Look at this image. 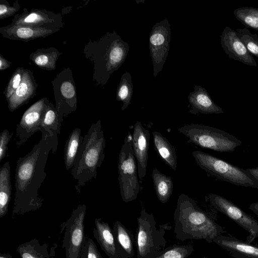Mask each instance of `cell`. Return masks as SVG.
Listing matches in <instances>:
<instances>
[{"mask_svg":"<svg viewBox=\"0 0 258 258\" xmlns=\"http://www.w3.org/2000/svg\"><path fill=\"white\" fill-rule=\"evenodd\" d=\"M174 219L175 237L181 241L196 239L211 243L215 238L226 232L185 194L178 197Z\"/></svg>","mask_w":258,"mask_h":258,"instance_id":"2","label":"cell"},{"mask_svg":"<svg viewBox=\"0 0 258 258\" xmlns=\"http://www.w3.org/2000/svg\"><path fill=\"white\" fill-rule=\"evenodd\" d=\"M86 206L79 205L68 220L64 244L67 258H79L84 238Z\"/></svg>","mask_w":258,"mask_h":258,"instance_id":"10","label":"cell"},{"mask_svg":"<svg viewBox=\"0 0 258 258\" xmlns=\"http://www.w3.org/2000/svg\"><path fill=\"white\" fill-rule=\"evenodd\" d=\"M150 137L148 130L140 121H137L132 135V144L140 179L144 177L147 172Z\"/></svg>","mask_w":258,"mask_h":258,"instance_id":"13","label":"cell"},{"mask_svg":"<svg viewBox=\"0 0 258 258\" xmlns=\"http://www.w3.org/2000/svg\"><path fill=\"white\" fill-rule=\"evenodd\" d=\"M194 250V247L191 244H174L148 258H187Z\"/></svg>","mask_w":258,"mask_h":258,"instance_id":"25","label":"cell"},{"mask_svg":"<svg viewBox=\"0 0 258 258\" xmlns=\"http://www.w3.org/2000/svg\"><path fill=\"white\" fill-rule=\"evenodd\" d=\"M18 250L22 258H43L41 254L30 245H21Z\"/></svg>","mask_w":258,"mask_h":258,"instance_id":"31","label":"cell"},{"mask_svg":"<svg viewBox=\"0 0 258 258\" xmlns=\"http://www.w3.org/2000/svg\"><path fill=\"white\" fill-rule=\"evenodd\" d=\"M238 36L251 54L258 57V36L252 34L248 29H237L235 31Z\"/></svg>","mask_w":258,"mask_h":258,"instance_id":"27","label":"cell"},{"mask_svg":"<svg viewBox=\"0 0 258 258\" xmlns=\"http://www.w3.org/2000/svg\"><path fill=\"white\" fill-rule=\"evenodd\" d=\"M96 236L102 248L109 258H121L120 248L113 230L107 223L95 219Z\"/></svg>","mask_w":258,"mask_h":258,"instance_id":"16","label":"cell"},{"mask_svg":"<svg viewBox=\"0 0 258 258\" xmlns=\"http://www.w3.org/2000/svg\"><path fill=\"white\" fill-rule=\"evenodd\" d=\"M213 242L227 251L232 258H258V246L236 237L221 235Z\"/></svg>","mask_w":258,"mask_h":258,"instance_id":"14","label":"cell"},{"mask_svg":"<svg viewBox=\"0 0 258 258\" xmlns=\"http://www.w3.org/2000/svg\"><path fill=\"white\" fill-rule=\"evenodd\" d=\"M49 58L46 55L41 54L37 56L35 58V63L39 66H44L47 64L49 61Z\"/></svg>","mask_w":258,"mask_h":258,"instance_id":"35","label":"cell"},{"mask_svg":"<svg viewBox=\"0 0 258 258\" xmlns=\"http://www.w3.org/2000/svg\"><path fill=\"white\" fill-rule=\"evenodd\" d=\"M105 140L100 120L92 124L80 146L71 174L77 181V187L84 186L96 179L97 169L104 160Z\"/></svg>","mask_w":258,"mask_h":258,"instance_id":"3","label":"cell"},{"mask_svg":"<svg viewBox=\"0 0 258 258\" xmlns=\"http://www.w3.org/2000/svg\"><path fill=\"white\" fill-rule=\"evenodd\" d=\"M245 170L252 177L258 181V167L252 168H247Z\"/></svg>","mask_w":258,"mask_h":258,"instance_id":"36","label":"cell"},{"mask_svg":"<svg viewBox=\"0 0 258 258\" xmlns=\"http://www.w3.org/2000/svg\"><path fill=\"white\" fill-rule=\"evenodd\" d=\"M178 130L189 139L187 143L217 152L234 151L242 145V142L234 136L210 126L191 123Z\"/></svg>","mask_w":258,"mask_h":258,"instance_id":"4","label":"cell"},{"mask_svg":"<svg viewBox=\"0 0 258 258\" xmlns=\"http://www.w3.org/2000/svg\"><path fill=\"white\" fill-rule=\"evenodd\" d=\"M60 91L63 96L68 99H72L75 95L74 87L69 82H65L61 85Z\"/></svg>","mask_w":258,"mask_h":258,"instance_id":"33","label":"cell"},{"mask_svg":"<svg viewBox=\"0 0 258 258\" xmlns=\"http://www.w3.org/2000/svg\"><path fill=\"white\" fill-rule=\"evenodd\" d=\"M155 149L162 160L172 169L177 168L175 148L168 140L159 132H153Z\"/></svg>","mask_w":258,"mask_h":258,"instance_id":"19","label":"cell"},{"mask_svg":"<svg viewBox=\"0 0 258 258\" xmlns=\"http://www.w3.org/2000/svg\"><path fill=\"white\" fill-rule=\"evenodd\" d=\"M136 232L137 258H148L165 248V228L161 226L158 229L152 214L142 209L137 219Z\"/></svg>","mask_w":258,"mask_h":258,"instance_id":"6","label":"cell"},{"mask_svg":"<svg viewBox=\"0 0 258 258\" xmlns=\"http://www.w3.org/2000/svg\"><path fill=\"white\" fill-rule=\"evenodd\" d=\"M118 181L123 202L135 200L140 192L138 165L132 144V135L128 132L120 151L118 164Z\"/></svg>","mask_w":258,"mask_h":258,"instance_id":"7","label":"cell"},{"mask_svg":"<svg viewBox=\"0 0 258 258\" xmlns=\"http://www.w3.org/2000/svg\"><path fill=\"white\" fill-rule=\"evenodd\" d=\"M0 258H7V257L1 256L0 257Z\"/></svg>","mask_w":258,"mask_h":258,"instance_id":"39","label":"cell"},{"mask_svg":"<svg viewBox=\"0 0 258 258\" xmlns=\"http://www.w3.org/2000/svg\"><path fill=\"white\" fill-rule=\"evenodd\" d=\"M113 232L120 248L121 258H132L135 254V242L132 232L118 221L115 223Z\"/></svg>","mask_w":258,"mask_h":258,"instance_id":"18","label":"cell"},{"mask_svg":"<svg viewBox=\"0 0 258 258\" xmlns=\"http://www.w3.org/2000/svg\"><path fill=\"white\" fill-rule=\"evenodd\" d=\"M155 192L158 200L163 204L170 199L173 189V182L170 176L154 168L152 173Z\"/></svg>","mask_w":258,"mask_h":258,"instance_id":"22","label":"cell"},{"mask_svg":"<svg viewBox=\"0 0 258 258\" xmlns=\"http://www.w3.org/2000/svg\"><path fill=\"white\" fill-rule=\"evenodd\" d=\"M60 126L56 110L53 105L47 103L43 112L40 125L41 137H51L55 146L57 147V136L60 134Z\"/></svg>","mask_w":258,"mask_h":258,"instance_id":"17","label":"cell"},{"mask_svg":"<svg viewBox=\"0 0 258 258\" xmlns=\"http://www.w3.org/2000/svg\"><path fill=\"white\" fill-rule=\"evenodd\" d=\"M40 30L36 31V29L30 27H19L16 28L14 34L20 39H29L32 38L33 37L39 36L40 33Z\"/></svg>","mask_w":258,"mask_h":258,"instance_id":"29","label":"cell"},{"mask_svg":"<svg viewBox=\"0 0 258 258\" xmlns=\"http://www.w3.org/2000/svg\"><path fill=\"white\" fill-rule=\"evenodd\" d=\"M83 139L81 135V129L76 128L72 131L67 140L64 149L63 159L67 170L73 168Z\"/></svg>","mask_w":258,"mask_h":258,"instance_id":"21","label":"cell"},{"mask_svg":"<svg viewBox=\"0 0 258 258\" xmlns=\"http://www.w3.org/2000/svg\"><path fill=\"white\" fill-rule=\"evenodd\" d=\"M133 91L132 77L128 72H125L121 77L118 85L116 98L118 101H121L123 105L122 110L125 109L131 103Z\"/></svg>","mask_w":258,"mask_h":258,"instance_id":"24","label":"cell"},{"mask_svg":"<svg viewBox=\"0 0 258 258\" xmlns=\"http://www.w3.org/2000/svg\"><path fill=\"white\" fill-rule=\"evenodd\" d=\"M249 209L258 217V203H254L250 205Z\"/></svg>","mask_w":258,"mask_h":258,"instance_id":"38","label":"cell"},{"mask_svg":"<svg viewBox=\"0 0 258 258\" xmlns=\"http://www.w3.org/2000/svg\"><path fill=\"white\" fill-rule=\"evenodd\" d=\"M170 36V25L167 19L153 26L150 35L149 48L155 77L161 71L166 60Z\"/></svg>","mask_w":258,"mask_h":258,"instance_id":"9","label":"cell"},{"mask_svg":"<svg viewBox=\"0 0 258 258\" xmlns=\"http://www.w3.org/2000/svg\"><path fill=\"white\" fill-rule=\"evenodd\" d=\"M57 147L49 136L41 137L32 149L17 161L15 170L14 213H24L39 208L43 199L38 189L46 177L45 171L49 153Z\"/></svg>","mask_w":258,"mask_h":258,"instance_id":"1","label":"cell"},{"mask_svg":"<svg viewBox=\"0 0 258 258\" xmlns=\"http://www.w3.org/2000/svg\"><path fill=\"white\" fill-rule=\"evenodd\" d=\"M10 165L6 162L0 169V217L7 213L11 199L12 187L11 183Z\"/></svg>","mask_w":258,"mask_h":258,"instance_id":"20","label":"cell"},{"mask_svg":"<svg viewBox=\"0 0 258 258\" xmlns=\"http://www.w3.org/2000/svg\"><path fill=\"white\" fill-rule=\"evenodd\" d=\"M9 9H11L4 5L1 4L0 5V15L1 17L8 16Z\"/></svg>","mask_w":258,"mask_h":258,"instance_id":"37","label":"cell"},{"mask_svg":"<svg viewBox=\"0 0 258 258\" xmlns=\"http://www.w3.org/2000/svg\"><path fill=\"white\" fill-rule=\"evenodd\" d=\"M47 102L41 100L30 106L23 114L16 125V142L18 147L25 142L36 132L40 131V125Z\"/></svg>","mask_w":258,"mask_h":258,"instance_id":"11","label":"cell"},{"mask_svg":"<svg viewBox=\"0 0 258 258\" xmlns=\"http://www.w3.org/2000/svg\"><path fill=\"white\" fill-rule=\"evenodd\" d=\"M187 98L191 106L189 111L191 114L224 112L222 109L213 101L207 90L200 86L195 85L194 91L189 94Z\"/></svg>","mask_w":258,"mask_h":258,"instance_id":"15","label":"cell"},{"mask_svg":"<svg viewBox=\"0 0 258 258\" xmlns=\"http://www.w3.org/2000/svg\"><path fill=\"white\" fill-rule=\"evenodd\" d=\"M203 258H209V257H208L207 256H204V257H203Z\"/></svg>","mask_w":258,"mask_h":258,"instance_id":"40","label":"cell"},{"mask_svg":"<svg viewBox=\"0 0 258 258\" xmlns=\"http://www.w3.org/2000/svg\"><path fill=\"white\" fill-rule=\"evenodd\" d=\"M13 134V133L10 134L9 131L7 129L3 131L0 134V162L6 156L8 145Z\"/></svg>","mask_w":258,"mask_h":258,"instance_id":"28","label":"cell"},{"mask_svg":"<svg viewBox=\"0 0 258 258\" xmlns=\"http://www.w3.org/2000/svg\"><path fill=\"white\" fill-rule=\"evenodd\" d=\"M192 154L197 164L214 176L236 185L258 188V181L245 169L200 151Z\"/></svg>","mask_w":258,"mask_h":258,"instance_id":"5","label":"cell"},{"mask_svg":"<svg viewBox=\"0 0 258 258\" xmlns=\"http://www.w3.org/2000/svg\"><path fill=\"white\" fill-rule=\"evenodd\" d=\"M45 20L44 18L36 13H32L23 18L20 21L21 24L25 25H32L43 23Z\"/></svg>","mask_w":258,"mask_h":258,"instance_id":"32","label":"cell"},{"mask_svg":"<svg viewBox=\"0 0 258 258\" xmlns=\"http://www.w3.org/2000/svg\"><path fill=\"white\" fill-rule=\"evenodd\" d=\"M87 258H102L98 251L95 244L91 240H89L87 242Z\"/></svg>","mask_w":258,"mask_h":258,"instance_id":"34","label":"cell"},{"mask_svg":"<svg viewBox=\"0 0 258 258\" xmlns=\"http://www.w3.org/2000/svg\"><path fill=\"white\" fill-rule=\"evenodd\" d=\"M236 18L246 27L258 30V9L244 7L233 12Z\"/></svg>","mask_w":258,"mask_h":258,"instance_id":"26","label":"cell"},{"mask_svg":"<svg viewBox=\"0 0 258 258\" xmlns=\"http://www.w3.org/2000/svg\"><path fill=\"white\" fill-rule=\"evenodd\" d=\"M209 199L211 205L219 212L238 224L249 233L246 242L251 243L258 238V221L235 204L218 195L211 194Z\"/></svg>","mask_w":258,"mask_h":258,"instance_id":"8","label":"cell"},{"mask_svg":"<svg viewBox=\"0 0 258 258\" xmlns=\"http://www.w3.org/2000/svg\"><path fill=\"white\" fill-rule=\"evenodd\" d=\"M32 85L28 77H23L20 85L8 100L9 108L11 111L22 105L31 97L33 89Z\"/></svg>","mask_w":258,"mask_h":258,"instance_id":"23","label":"cell"},{"mask_svg":"<svg viewBox=\"0 0 258 258\" xmlns=\"http://www.w3.org/2000/svg\"><path fill=\"white\" fill-rule=\"evenodd\" d=\"M22 81L21 72H16L12 77L8 84L7 90L6 97L9 99L15 92L20 85Z\"/></svg>","mask_w":258,"mask_h":258,"instance_id":"30","label":"cell"},{"mask_svg":"<svg viewBox=\"0 0 258 258\" xmlns=\"http://www.w3.org/2000/svg\"><path fill=\"white\" fill-rule=\"evenodd\" d=\"M221 44L225 53L229 57L250 66H257V63L236 32L226 26L221 36Z\"/></svg>","mask_w":258,"mask_h":258,"instance_id":"12","label":"cell"}]
</instances>
